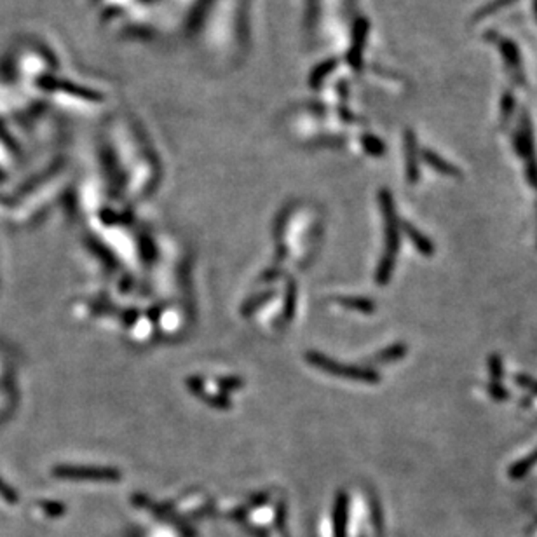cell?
<instances>
[{
    "instance_id": "obj_1",
    "label": "cell",
    "mask_w": 537,
    "mask_h": 537,
    "mask_svg": "<svg viewBox=\"0 0 537 537\" xmlns=\"http://www.w3.org/2000/svg\"><path fill=\"white\" fill-rule=\"evenodd\" d=\"M307 359L317 366L323 372L331 373V375L344 377V379H354L365 384H377L380 380V375L373 372L372 368H363V366L356 365H344V363L333 361V359L326 358V356L319 354V352H307Z\"/></svg>"
},
{
    "instance_id": "obj_2",
    "label": "cell",
    "mask_w": 537,
    "mask_h": 537,
    "mask_svg": "<svg viewBox=\"0 0 537 537\" xmlns=\"http://www.w3.org/2000/svg\"><path fill=\"white\" fill-rule=\"evenodd\" d=\"M379 201L384 215V227H386V230H384V234H386V251H384V255L396 257L398 248H400V222H398L393 194L387 188H382L379 192Z\"/></svg>"
},
{
    "instance_id": "obj_3",
    "label": "cell",
    "mask_w": 537,
    "mask_h": 537,
    "mask_svg": "<svg viewBox=\"0 0 537 537\" xmlns=\"http://www.w3.org/2000/svg\"><path fill=\"white\" fill-rule=\"evenodd\" d=\"M513 149L518 157H522L523 162L530 159H536V142H534V126L530 121L529 112L523 108L522 114H520V121L516 129L511 135Z\"/></svg>"
},
{
    "instance_id": "obj_4",
    "label": "cell",
    "mask_w": 537,
    "mask_h": 537,
    "mask_svg": "<svg viewBox=\"0 0 537 537\" xmlns=\"http://www.w3.org/2000/svg\"><path fill=\"white\" fill-rule=\"evenodd\" d=\"M403 149H404V176L408 183L415 185L421 180V169H418V145L415 133L411 129H404L403 133Z\"/></svg>"
},
{
    "instance_id": "obj_5",
    "label": "cell",
    "mask_w": 537,
    "mask_h": 537,
    "mask_svg": "<svg viewBox=\"0 0 537 537\" xmlns=\"http://www.w3.org/2000/svg\"><path fill=\"white\" fill-rule=\"evenodd\" d=\"M497 45H499V52H501L502 59H504L506 66H508L509 73H511L513 80L516 84H525V75H523V68H522V56H520V49L516 47V44L509 38H502L497 37Z\"/></svg>"
},
{
    "instance_id": "obj_6",
    "label": "cell",
    "mask_w": 537,
    "mask_h": 537,
    "mask_svg": "<svg viewBox=\"0 0 537 537\" xmlns=\"http://www.w3.org/2000/svg\"><path fill=\"white\" fill-rule=\"evenodd\" d=\"M56 474L63 478H75V480H94V481H114L119 478L115 469H98V467H59Z\"/></svg>"
},
{
    "instance_id": "obj_7",
    "label": "cell",
    "mask_w": 537,
    "mask_h": 537,
    "mask_svg": "<svg viewBox=\"0 0 537 537\" xmlns=\"http://www.w3.org/2000/svg\"><path fill=\"white\" fill-rule=\"evenodd\" d=\"M421 157H422V160H424V162L428 164L429 167H432V169H434L436 173L443 174V176H448V178H460V176H462V173H460L459 167L453 166V164L448 162V160H446V159H443V157L439 156L438 152H434V150L422 149L421 150Z\"/></svg>"
},
{
    "instance_id": "obj_8",
    "label": "cell",
    "mask_w": 537,
    "mask_h": 537,
    "mask_svg": "<svg viewBox=\"0 0 537 537\" xmlns=\"http://www.w3.org/2000/svg\"><path fill=\"white\" fill-rule=\"evenodd\" d=\"M401 229L404 230V234H407L408 239L411 241V244L415 246V250L421 251L424 257H432V255L436 253L434 243H432V241L429 239V237L425 236L424 232H421V230H418L417 227L414 225V223L403 222L401 223Z\"/></svg>"
},
{
    "instance_id": "obj_9",
    "label": "cell",
    "mask_w": 537,
    "mask_h": 537,
    "mask_svg": "<svg viewBox=\"0 0 537 537\" xmlns=\"http://www.w3.org/2000/svg\"><path fill=\"white\" fill-rule=\"evenodd\" d=\"M394 265H396V257H391V255H382L379 265H377L375 271V282L379 286H386L391 281L394 272Z\"/></svg>"
},
{
    "instance_id": "obj_10",
    "label": "cell",
    "mask_w": 537,
    "mask_h": 537,
    "mask_svg": "<svg viewBox=\"0 0 537 537\" xmlns=\"http://www.w3.org/2000/svg\"><path fill=\"white\" fill-rule=\"evenodd\" d=\"M408 352V347L404 344H393L389 347H386L384 351L377 352L375 356L372 358L373 363H393L398 361V359L404 358Z\"/></svg>"
},
{
    "instance_id": "obj_11",
    "label": "cell",
    "mask_w": 537,
    "mask_h": 537,
    "mask_svg": "<svg viewBox=\"0 0 537 537\" xmlns=\"http://www.w3.org/2000/svg\"><path fill=\"white\" fill-rule=\"evenodd\" d=\"M516 107V98L513 94V91H504L501 96V105H499V117H501V126L506 128L509 124L513 117V112Z\"/></svg>"
},
{
    "instance_id": "obj_12",
    "label": "cell",
    "mask_w": 537,
    "mask_h": 537,
    "mask_svg": "<svg viewBox=\"0 0 537 537\" xmlns=\"http://www.w3.org/2000/svg\"><path fill=\"white\" fill-rule=\"evenodd\" d=\"M515 2H518V0H492V2L481 6L480 9H478L476 13L473 14V21H481V20H485V17L492 16V14H497L499 10L513 6Z\"/></svg>"
},
{
    "instance_id": "obj_13",
    "label": "cell",
    "mask_w": 537,
    "mask_h": 537,
    "mask_svg": "<svg viewBox=\"0 0 537 537\" xmlns=\"http://www.w3.org/2000/svg\"><path fill=\"white\" fill-rule=\"evenodd\" d=\"M338 303H342L347 309H356L365 314H372L375 310V303L370 298H365V296H340Z\"/></svg>"
},
{
    "instance_id": "obj_14",
    "label": "cell",
    "mask_w": 537,
    "mask_h": 537,
    "mask_svg": "<svg viewBox=\"0 0 537 537\" xmlns=\"http://www.w3.org/2000/svg\"><path fill=\"white\" fill-rule=\"evenodd\" d=\"M537 464V450H534L530 455H527L525 459L518 460V462L513 464L511 467H509V476L511 478H522L523 474L529 473L530 469H532L534 466Z\"/></svg>"
},
{
    "instance_id": "obj_15",
    "label": "cell",
    "mask_w": 537,
    "mask_h": 537,
    "mask_svg": "<svg viewBox=\"0 0 537 537\" xmlns=\"http://www.w3.org/2000/svg\"><path fill=\"white\" fill-rule=\"evenodd\" d=\"M487 366H488V375H490L492 382H501V379L504 377V363H502V358L497 354V352L488 356Z\"/></svg>"
},
{
    "instance_id": "obj_16",
    "label": "cell",
    "mask_w": 537,
    "mask_h": 537,
    "mask_svg": "<svg viewBox=\"0 0 537 537\" xmlns=\"http://www.w3.org/2000/svg\"><path fill=\"white\" fill-rule=\"evenodd\" d=\"M363 149L366 150L368 153H372V156H382L384 152H386V145H384L382 139L375 138V136H363Z\"/></svg>"
},
{
    "instance_id": "obj_17",
    "label": "cell",
    "mask_w": 537,
    "mask_h": 537,
    "mask_svg": "<svg viewBox=\"0 0 537 537\" xmlns=\"http://www.w3.org/2000/svg\"><path fill=\"white\" fill-rule=\"evenodd\" d=\"M487 391L490 394V398H494L495 401H508L509 400V391L502 386L501 382H488Z\"/></svg>"
},
{
    "instance_id": "obj_18",
    "label": "cell",
    "mask_w": 537,
    "mask_h": 537,
    "mask_svg": "<svg viewBox=\"0 0 537 537\" xmlns=\"http://www.w3.org/2000/svg\"><path fill=\"white\" fill-rule=\"evenodd\" d=\"M525 180L534 190H537V157L525 160Z\"/></svg>"
},
{
    "instance_id": "obj_19",
    "label": "cell",
    "mask_w": 537,
    "mask_h": 537,
    "mask_svg": "<svg viewBox=\"0 0 537 537\" xmlns=\"http://www.w3.org/2000/svg\"><path fill=\"white\" fill-rule=\"evenodd\" d=\"M515 382H516V386H520V387H523V389L530 391V393L537 394V379H534V377L527 375V373H516Z\"/></svg>"
},
{
    "instance_id": "obj_20",
    "label": "cell",
    "mask_w": 537,
    "mask_h": 537,
    "mask_svg": "<svg viewBox=\"0 0 537 537\" xmlns=\"http://www.w3.org/2000/svg\"><path fill=\"white\" fill-rule=\"evenodd\" d=\"M534 13H536L537 16V0H534Z\"/></svg>"
}]
</instances>
